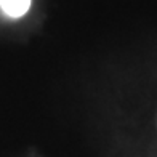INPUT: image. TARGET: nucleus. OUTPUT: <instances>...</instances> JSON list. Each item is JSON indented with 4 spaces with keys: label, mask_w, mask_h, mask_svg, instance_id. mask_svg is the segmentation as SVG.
I'll return each mask as SVG.
<instances>
[{
    "label": "nucleus",
    "mask_w": 157,
    "mask_h": 157,
    "mask_svg": "<svg viewBox=\"0 0 157 157\" xmlns=\"http://www.w3.org/2000/svg\"><path fill=\"white\" fill-rule=\"evenodd\" d=\"M0 8L10 18H21L31 8V0H0Z\"/></svg>",
    "instance_id": "f257e3e1"
}]
</instances>
